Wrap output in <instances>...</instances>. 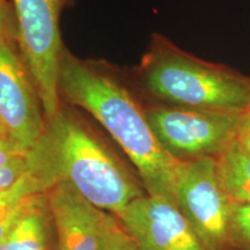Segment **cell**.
Masks as SVG:
<instances>
[{
  "label": "cell",
  "mask_w": 250,
  "mask_h": 250,
  "mask_svg": "<svg viewBox=\"0 0 250 250\" xmlns=\"http://www.w3.org/2000/svg\"><path fill=\"white\" fill-rule=\"evenodd\" d=\"M36 250H46L45 248H41V249H36Z\"/></svg>",
  "instance_id": "19"
},
{
  "label": "cell",
  "mask_w": 250,
  "mask_h": 250,
  "mask_svg": "<svg viewBox=\"0 0 250 250\" xmlns=\"http://www.w3.org/2000/svg\"><path fill=\"white\" fill-rule=\"evenodd\" d=\"M218 177L230 204L250 203V152L233 140L215 156Z\"/></svg>",
  "instance_id": "11"
},
{
  "label": "cell",
  "mask_w": 250,
  "mask_h": 250,
  "mask_svg": "<svg viewBox=\"0 0 250 250\" xmlns=\"http://www.w3.org/2000/svg\"><path fill=\"white\" fill-rule=\"evenodd\" d=\"M46 118L17 39L0 40V131L27 149L44 133Z\"/></svg>",
  "instance_id": "7"
},
{
  "label": "cell",
  "mask_w": 250,
  "mask_h": 250,
  "mask_svg": "<svg viewBox=\"0 0 250 250\" xmlns=\"http://www.w3.org/2000/svg\"><path fill=\"white\" fill-rule=\"evenodd\" d=\"M230 210L234 239L250 248V203L232 204Z\"/></svg>",
  "instance_id": "15"
},
{
  "label": "cell",
  "mask_w": 250,
  "mask_h": 250,
  "mask_svg": "<svg viewBox=\"0 0 250 250\" xmlns=\"http://www.w3.org/2000/svg\"><path fill=\"white\" fill-rule=\"evenodd\" d=\"M130 73L153 98L176 107L236 112L250 107V78L188 54L159 34Z\"/></svg>",
  "instance_id": "3"
},
{
  "label": "cell",
  "mask_w": 250,
  "mask_h": 250,
  "mask_svg": "<svg viewBox=\"0 0 250 250\" xmlns=\"http://www.w3.org/2000/svg\"><path fill=\"white\" fill-rule=\"evenodd\" d=\"M30 149L22 147L20 144L9 139L6 136H0V168L5 167L9 162L21 155H26Z\"/></svg>",
  "instance_id": "16"
},
{
  "label": "cell",
  "mask_w": 250,
  "mask_h": 250,
  "mask_svg": "<svg viewBox=\"0 0 250 250\" xmlns=\"http://www.w3.org/2000/svg\"><path fill=\"white\" fill-rule=\"evenodd\" d=\"M0 136H4V134H2V133H1V131H0Z\"/></svg>",
  "instance_id": "20"
},
{
  "label": "cell",
  "mask_w": 250,
  "mask_h": 250,
  "mask_svg": "<svg viewBox=\"0 0 250 250\" xmlns=\"http://www.w3.org/2000/svg\"><path fill=\"white\" fill-rule=\"evenodd\" d=\"M50 212L48 201L37 205L20 219L0 240V250H36L45 248Z\"/></svg>",
  "instance_id": "12"
},
{
  "label": "cell",
  "mask_w": 250,
  "mask_h": 250,
  "mask_svg": "<svg viewBox=\"0 0 250 250\" xmlns=\"http://www.w3.org/2000/svg\"><path fill=\"white\" fill-rule=\"evenodd\" d=\"M116 217L142 250H208L174 203L144 195Z\"/></svg>",
  "instance_id": "8"
},
{
  "label": "cell",
  "mask_w": 250,
  "mask_h": 250,
  "mask_svg": "<svg viewBox=\"0 0 250 250\" xmlns=\"http://www.w3.org/2000/svg\"><path fill=\"white\" fill-rule=\"evenodd\" d=\"M46 201L57 250H103L109 212L94 206L64 181L46 190Z\"/></svg>",
  "instance_id": "9"
},
{
  "label": "cell",
  "mask_w": 250,
  "mask_h": 250,
  "mask_svg": "<svg viewBox=\"0 0 250 250\" xmlns=\"http://www.w3.org/2000/svg\"><path fill=\"white\" fill-rule=\"evenodd\" d=\"M175 204L208 250H230L235 243L232 210L214 156L181 160L175 179Z\"/></svg>",
  "instance_id": "5"
},
{
  "label": "cell",
  "mask_w": 250,
  "mask_h": 250,
  "mask_svg": "<svg viewBox=\"0 0 250 250\" xmlns=\"http://www.w3.org/2000/svg\"><path fill=\"white\" fill-rule=\"evenodd\" d=\"M126 77L127 72L110 62L79 58L65 48L59 94L108 131L137 168L148 195L161 196L175 204V179L181 160L156 138Z\"/></svg>",
  "instance_id": "1"
},
{
  "label": "cell",
  "mask_w": 250,
  "mask_h": 250,
  "mask_svg": "<svg viewBox=\"0 0 250 250\" xmlns=\"http://www.w3.org/2000/svg\"><path fill=\"white\" fill-rule=\"evenodd\" d=\"M73 0H13L18 44L29 70L45 118L62 107L59 71L62 52L61 17Z\"/></svg>",
  "instance_id": "4"
},
{
  "label": "cell",
  "mask_w": 250,
  "mask_h": 250,
  "mask_svg": "<svg viewBox=\"0 0 250 250\" xmlns=\"http://www.w3.org/2000/svg\"><path fill=\"white\" fill-rule=\"evenodd\" d=\"M103 250H142L116 215L109 213Z\"/></svg>",
  "instance_id": "13"
},
{
  "label": "cell",
  "mask_w": 250,
  "mask_h": 250,
  "mask_svg": "<svg viewBox=\"0 0 250 250\" xmlns=\"http://www.w3.org/2000/svg\"><path fill=\"white\" fill-rule=\"evenodd\" d=\"M235 142L250 152V107L242 112L235 134Z\"/></svg>",
  "instance_id": "18"
},
{
  "label": "cell",
  "mask_w": 250,
  "mask_h": 250,
  "mask_svg": "<svg viewBox=\"0 0 250 250\" xmlns=\"http://www.w3.org/2000/svg\"><path fill=\"white\" fill-rule=\"evenodd\" d=\"M17 39L18 29L15 15H12L7 2L0 0V40Z\"/></svg>",
  "instance_id": "17"
},
{
  "label": "cell",
  "mask_w": 250,
  "mask_h": 250,
  "mask_svg": "<svg viewBox=\"0 0 250 250\" xmlns=\"http://www.w3.org/2000/svg\"><path fill=\"white\" fill-rule=\"evenodd\" d=\"M242 112L153 107L146 117L161 145L179 160L217 156L235 139Z\"/></svg>",
  "instance_id": "6"
},
{
  "label": "cell",
  "mask_w": 250,
  "mask_h": 250,
  "mask_svg": "<svg viewBox=\"0 0 250 250\" xmlns=\"http://www.w3.org/2000/svg\"><path fill=\"white\" fill-rule=\"evenodd\" d=\"M29 159L30 169L49 188L64 181L94 206L115 215L145 195L92 131L62 107L46 120Z\"/></svg>",
  "instance_id": "2"
},
{
  "label": "cell",
  "mask_w": 250,
  "mask_h": 250,
  "mask_svg": "<svg viewBox=\"0 0 250 250\" xmlns=\"http://www.w3.org/2000/svg\"><path fill=\"white\" fill-rule=\"evenodd\" d=\"M30 152V151H29ZM30 171L29 153L21 155L9 162L5 167L0 168V192L5 191L17 184L19 181Z\"/></svg>",
  "instance_id": "14"
},
{
  "label": "cell",
  "mask_w": 250,
  "mask_h": 250,
  "mask_svg": "<svg viewBox=\"0 0 250 250\" xmlns=\"http://www.w3.org/2000/svg\"><path fill=\"white\" fill-rule=\"evenodd\" d=\"M48 189L45 181L30 169L17 184L0 192V240L28 212L46 201Z\"/></svg>",
  "instance_id": "10"
}]
</instances>
